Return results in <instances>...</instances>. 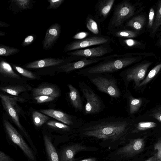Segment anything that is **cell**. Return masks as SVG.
<instances>
[{"mask_svg": "<svg viewBox=\"0 0 161 161\" xmlns=\"http://www.w3.org/2000/svg\"><path fill=\"white\" fill-rule=\"evenodd\" d=\"M132 125L127 118L110 116L84 123L78 132L82 137L120 145L125 142Z\"/></svg>", "mask_w": 161, "mask_h": 161, "instance_id": "1", "label": "cell"}, {"mask_svg": "<svg viewBox=\"0 0 161 161\" xmlns=\"http://www.w3.org/2000/svg\"><path fill=\"white\" fill-rule=\"evenodd\" d=\"M137 60V58L130 57L129 54L120 55L78 70L76 73L79 75L86 77L96 74H111L119 71Z\"/></svg>", "mask_w": 161, "mask_h": 161, "instance_id": "2", "label": "cell"}, {"mask_svg": "<svg viewBox=\"0 0 161 161\" xmlns=\"http://www.w3.org/2000/svg\"><path fill=\"white\" fill-rule=\"evenodd\" d=\"M86 77L99 91L106 94L112 99L120 98L121 93L117 82L111 74H96Z\"/></svg>", "mask_w": 161, "mask_h": 161, "instance_id": "3", "label": "cell"}, {"mask_svg": "<svg viewBox=\"0 0 161 161\" xmlns=\"http://www.w3.org/2000/svg\"><path fill=\"white\" fill-rule=\"evenodd\" d=\"M79 87L86 101L84 112L85 114L95 115L103 110L105 106L103 101L89 85L84 81H80Z\"/></svg>", "mask_w": 161, "mask_h": 161, "instance_id": "4", "label": "cell"}, {"mask_svg": "<svg viewBox=\"0 0 161 161\" xmlns=\"http://www.w3.org/2000/svg\"><path fill=\"white\" fill-rule=\"evenodd\" d=\"M134 6L129 2L124 1L115 6L113 13L107 27L111 31L120 29L125 21L133 15L135 12Z\"/></svg>", "mask_w": 161, "mask_h": 161, "instance_id": "5", "label": "cell"}, {"mask_svg": "<svg viewBox=\"0 0 161 161\" xmlns=\"http://www.w3.org/2000/svg\"><path fill=\"white\" fill-rule=\"evenodd\" d=\"M151 64L147 62L125 69L120 72L119 75L123 80L124 85L127 89L128 85L133 81L134 87H138L141 81L144 79L147 69Z\"/></svg>", "mask_w": 161, "mask_h": 161, "instance_id": "6", "label": "cell"}, {"mask_svg": "<svg viewBox=\"0 0 161 161\" xmlns=\"http://www.w3.org/2000/svg\"><path fill=\"white\" fill-rule=\"evenodd\" d=\"M0 97L4 109L14 123L23 133L32 146H33V144L31 140L23 128L19 121V112L18 105L16 103V101L18 99V98L11 97L2 93H0Z\"/></svg>", "mask_w": 161, "mask_h": 161, "instance_id": "7", "label": "cell"}, {"mask_svg": "<svg viewBox=\"0 0 161 161\" xmlns=\"http://www.w3.org/2000/svg\"><path fill=\"white\" fill-rule=\"evenodd\" d=\"M3 124L6 131L11 141L18 146L31 161H36V158L32 150L22 136L8 121L4 119Z\"/></svg>", "mask_w": 161, "mask_h": 161, "instance_id": "8", "label": "cell"}, {"mask_svg": "<svg viewBox=\"0 0 161 161\" xmlns=\"http://www.w3.org/2000/svg\"><path fill=\"white\" fill-rule=\"evenodd\" d=\"M111 42L110 37L107 36L98 35L87 37L83 39L77 40L70 42L65 47L64 51L67 52L93 45L109 44Z\"/></svg>", "mask_w": 161, "mask_h": 161, "instance_id": "9", "label": "cell"}, {"mask_svg": "<svg viewBox=\"0 0 161 161\" xmlns=\"http://www.w3.org/2000/svg\"><path fill=\"white\" fill-rule=\"evenodd\" d=\"M144 146L145 142L143 138L130 139L129 143L118 149L114 155L119 158L132 157L143 151Z\"/></svg>", "mask_w": 161, "mask_h": 161, "instance_id": "10", "label": "cell"}, {"mask_svg": "<svg viewBox=\"0 0 161 161\" xmlns=\"http://www.w3.org/2000/svg\"><path fill=\"white\" fill-rule=\"evenodd\" d=\"M108 44H103L96 47L79 49L69 52L67 55L70 56H80L88 58H93L103 57L114 51Z\"/></svg>", "mask_w": 161, "mask_h": 161, "instance_id": "11", "label": "cell"}, {"mask_svg": "<svg viewBox=\"0 0 161 161\" xmlns=\"http://www.w3.org/2000/svg\"><path fill=\"white\" fill-rule=\"evenodd\" d=\"M120 55L115 54L93 58H83L79 60L64 64L61 66L59 68L62 72L69 73L74 70L82 69L89 65L96 64L107 59L119 56Z\"/></svg>", "mask_w": 161, "mask_h": 161, "instance_id": "12", "label": "cell"}, {"mask_svg": "<svg viewBox=\"0 0 161 161\" xmlns=\"http://www.w3.org/2000/svg\"><path fill=\"white\" fill-rule=\"evenodd\" d=\"M40 111L45 114L71 126H75L79 128L84 123L81 118L61 111L52 109H43Z\"/></svg>", "mask_w": 161, "mask_h": 161, "instance_id": "13", "label": "cell"}, {"mask_svg": "<svg viewBox=\"0 0 161 161\" xmlns=\"http://www.w3.org/2000/svg\"><path fill=\"white\" fill-rule=\"evenodd\" d=\"M71 56L68 59L54 58H45L29 63L25 64L24 66L29 69H39L58 65L67 61L71 62L74 60L77 61L83 58L80 56Z\"/></svg>", "mask_w": 161, "mask_h": 161, "instance_id": "14", "label": "cell"}, {"mask_svg": "<svg viewBox=\"0 0 161 161\" xmlns=\"http://www.w3.org/2000/svg\"><path fill=\"white\" fill-rule=\"evenodd\" d=\"M115 0H99L95 6L94 17L99 24L102 23L107 18Z\"/></svg>", "mask_w": 161, "mask_h": 161, "instance_id": "15", "label": "cell"}, {"mask_svg": "<svg viewBox=\"0 0 161 161\" xmlns=\"http://www.w3.org/2000/svg\"><path fill=\"white\" fill-rule=\"evenodd\" d=\"M61 32L60 25L58 23L51 25L47 30L42 43L46 50L51 48L58 38Z\"/></svg>", "mask_w": 161, "mask_h": 161, "instance_id": "16", "label": "cell"}, {"mask_svg": "<svg viewBox=\"0 0 161 161\" xmlns=\"http://www.w3.org/2000/svg\"><path fill=\"white\" fill-rule=\"evenodd\" d=\"M88 148L80 144H75L67 146L63 149L60 155V161H75V155L80 151H86Z\"/></svg>", "mask_w": 161, "mask_h": 161, "instance_id": "17", "label": "cell"}, {"mask_svg": "<svg viewBox=\"0 0 161 161\" xmlns=\"http://www.w3.org/2000/svg\"><path fill=\"white\" fill-rule=\"evenodd\" d=\"M69 98L73 107L77 111L84 112L85 107L80 94L78 90L72 84H69Z\"/></svg>", "mask_w": 161, "mask_h": 161, "instance_id": "18", "label": "cell"}, {"mask_svg": "<svg viewBox=\"0 0 161 161\" xmlns=\"http://www.w3.org/2000/svg\"><path fill=\"white\" fill-rule=\"evenodd\" d=\"M60 94V91L57 86L49 84L41 85L32 90L34 97L39 95H47L56 98Z\"/></svg>", "mask_w": 161, "mask_h": 161, "instance_id": "19", "label": "cell"}, {"mask_svg": "<svg viewBox=\"0 0 161 161\" xmlns=\"http://www.w3.org/2000/svg\"><path fill=\"white\" fill-rule=\"evenodd\" d=\"M126 90L125 97L127 100L129 113L130 114L132 115L138 110L142 104V101L141 99L133 97L129 91Z\"/></svg>", "mask_w": 161, "mask_h": 161, "instance_id": "20", "label": "cell"}, {"mask_svg": "<svg viewBox=\"0 0 161 161\" xmlns=\"http://www.w3.org/2000/svg\"><path fill=\"white\" fill-rule=\"evenodd\" d=\"M44 144L49 161H60L55 148L50 138L47 135L44 136Z\"/></svg>", "mask_w": 161, "mask_h": 161, "instance_id": "21", "label": "cell"}, {"mask_svg": "<svg viewBox=\"0 0 161 161\" xmlns=\"http://www.w3.org/2000/svg\"><path fill=\"white\" fill-rule=\"evenodd\" d=\"M0 73L5 77L20 79L19 76L13 70L11 65L3 60L0 62Z\"/></svg>", "mask_w": 161, "mask_h": 161, "instance_id": "22", "label": "cell"}, {"mask_svg": "<svg viewBox=\"0 0 161 161\" xmlns=\"http://www.w3.org/2000/svg\"><path fill=\"white\" fill-rule=\"evenodd\" d=\"M145 22V17L142 15L135 16L129 20L125 24V26L130 27L133 29L140 30L142 29Z\"/></svg>", "mask_w": 161, "mask_h": 161, "instance_id": "23", "label": "cell"}, {"mask_svg": "<svg viewBox=\"0 0 161 161\" xmlns=\"http://www.w3.org/2000/svg\"><path fill=\"white\" fill-rule=\"evenodd\" d=\"M110 32L114 36L119 38L130 39L136 37L137 36L136 32L121 29L114 30Z\"/></svg>", "mask_w": 161, "mask_h": 161, "instance_id": "24", "label": "cell"}, {"mask_svg": "<svg viewBox=\"0 0 161 161\" xmlns=\"http://www.w3.org/2000/svg\"><path fill=\"white\" fill-rule=\"evenodd\" d=\"M1 89L9 94L18 96L21 92L27 91L26 87L21 85H11L1 87Z\"/></svg>", "mask_w": 161, "mask_h": 161, "instance_id": "25", "label": "cell"}, {"mask_svg": "<svg viewBox=\"0 0 161 161\" xmlns=\"http://www.w3.org/2000/svg\"><path fill=\"white\" fill-rule=\"evenodd\" d=\"M92 15H88L86 20V25L87 29L92 33L97 36L100 35V31L97 23Z\"/></svg>", "mask_w": 161, "mask_h": 161, "instance_id": "26", "label": "cell"}, {"mask_svg": "<svg viewBox=\"0 0 161 161\" xmlns=\"http://www.w3.org/2000/svg\"><path fill=\"white\" fill-rule=\"evenodd\" d=\"M32 117L35 125L37 127L41 126L50 119L48 116L36 111L33 113Z\"/></svg>", "mask_w": 161, "mask_h": 161, "instance_id": "27", "label": "cell"}, {"mask_svg": "<svg viewBox=\"0 0 161 161\" xmlns=\"http://www.w3.org/2000/svg\"><path fill=\"white\" fill-rule=\"evenodd\" d=\"M157 124L153 122H141L138 123L135 128L131 131L132 133H137L148 129L154 128L156 126Z\"/></svg>", "mask_w": 161, "mask_h": 161, "instance_id": "28", "label": "cell"}, {"mask_svg": "<svg viewBox=\"0 0 161 161\" xmlns=\"http://www.w3.org/2000/svg\"><path fill=\"white\" fill-rule=\"evenodd\" d=\"M161 69V63L156 65L150 71L145 79L140 83L138 87L149 82L157 75Z\"/></svg>", "mask_w": 161, "mask_h": 161, "instance_id": "29", "label": "cell"}, {"mask_svg": "<svg viewBox=\"0 0 161 161\" xmlns=\"http://www.w3.org/2000/svg\"><path fill=\"white\" fill-rule=\"evenodd\" d=\"M20 52V50L16 48L5 45H0V55L8 56Z\"/></svg>", "mask_w": 161, "mask_h": 161, "instance_id": "30", "label": "cell"}, {"mask_svg": "<svg viewBox=\"0 0 161 161\" xmlns=\"http://www.w3.org/2000/svg\"><path fill=\"white\" fill-rule=\"evenodd\" d=\"M47 124L51 128L62 131H68L71 129V126L55 121H49L47 122Z\"/></svg>", "mask_w": 161, "mask_h": 161, "instance_id": "31", "label": "cell"}, {"mask_svg": "<svg viewBox=\"0 0 161 161\" xmlns=\"http://www.w3.org/2000/svg\"><path fill=\"white\" fill-rule=\"evenodd\" d=\"M161 25V0L158 4L155 21L153 27V32H156Z\"/></svg>", "mask_w": 161, "mask_h": 161, "instance_id": "32", "label": "cell"}, {"mask_svg": "<svg viewBox=\"0 0 161 161\" xmlns=\"http://www.w3.org/2000/svg\"><path fill=\"white\" fill-rule=\"evenodd\" d=\"M13 68L23 76L31 79L36 78V75L30 71L15 65H13Z\"/></svg>", "mask_w": 161, "mask_h": 161, "instance_id": "33", "label": "cell"}, {"mask_svg": "<svg viewBox=\"0 0 161 161\" xmlns=\"http://www.w3.org/2000/svg\"><path fill=\"white\" fill-rule=\"evenodd\" d=\"M12 1L21 10H26L30 8L31 2L30 0H13Z\"/></svg>", "mask_w": 161, "mask_h": 161, "instance_id": "34", "label": "cell"}, {"mask_svg": "<svg viewBox=\"0 0 161 161\" xmlns=\"http://www.w3.org/2000/svg\"><path fill=\"white\" fill-rule=\"evenodd\" d=\"M120 43L125 46L133 47L138 46L140 44L139 42L132 39L120 40Z\"/></svg>", "mask_w": 161, "mask_h": 161, "instance_id": "35", "label": "cell"}, {"mask_svg": "<svg viewBox=\"0 0 161 161\" xmlns=\"http://www.w3.org/2000/svg\"><path fill=\"white\" fill-rule=\"evenodd\" d=\"M55 98L47 95H39L34 97L37 103H41L52 101Z\"/></svg>", "mask_w": 161, "mask_h": 161, "instance_id": "36", "label": "cell"}, {"mask_svg": "<svg viewBox=\"0 0 161 161\" xmlns=\"http://www.w3.org/2000/svg\"><path fill=\"white\" fill-rule=\"evenodd\" d=\"M154 150L157 151L155 154L158 161H161V137L159 138L157 142L154 145Z\"/></svg>", "mask_w": 161, "mask_h": 161, "instance_id": "37", "label": "cell"}, {"mask_svg": "<svg viewBox=\"0 0 161 161\" xmlns=\"http://www.w3.org/2000/svg\"><path fill=\"white\" fill-rule=\"evenodd\" d=\"M49 5L47 9H56L58 8L64 3V0H48Z\"/></svg>", "mask_w": 161, "mask_h": 161, "instance_id": "38", "label": "cell"}, {"mask_svg": "<svg viewBox=\"0 0 161 161\" xmlns=\"http://www.w3.org/2000/svg\"><path fill=\"white\" fill-rule=\"evenodd\" d=\"M151 114L153 117L161 122V107L154 110Z\"/></svg>", "mask_w": 161, "mask_h": 161, "instance_id": "39", "label": "cell"}, {"mask_svg": "<svg viewBox=\"0 0 161 161\" xmlns=\"http://www.w3.org/2000/svg\"><path fill=\"white\" fill-rule=\"evenodd\" d=\"M89 35V33L87 32H80L74 35L73 38L77 40H82L87 37Z\"/></svg>", "mask_w": 161, "mask_h": 161, "instance_id": "40", "label": "cell"}, {"mask_svg": "<svg viewBox=\"0 0 161 161\" xmlns=\"http://www.w3.org/2000/svg\"><path fill=\"white\" fill-rule=\"evenodd\" d=\"M154 17V11L153 8L150 9L149 14L148 22V25L149 27H151L153 26Z\"/></svg>", "mask_w": 161, "mask_h": 161, "instance_id": "41", "label": "cell"}, {"mask_svg": "<svg viewBox=\"0 0 161 161\" xmlns=\"http://www.w3.org/2000/svg\"><path fill=\"white\" fill-rule=\"evenodd\" d=\"M34 39V37L32 35H29L26 37L21 45L23 47H26L31 44L33 42Z\"/></svg>", "mask_w": 161, "mask_h": 161, "instance_id": "42", "label": "cell"}, {"mask_svg": "<svg viewBox=\"0 0 161 161\" xmlns=\"http://www.w3.org/2000/svg\"><path fill=\"white\" fill-rule=\"evenodd\" d=\"M0 161H15L3 152L0 151Z\"/></svg>", "mask_w": 161, "mask_h": 161, "instance_id": "43", "label": "cell"}, {"mask_svg": "<svg viewBox=\"0 0 161 161\" xmlns=\"http://www.w3.org/2000/svg\"><path fill=\"white\" fill-rule=\"evenodd\" d=\"M145 161H158L156 155L155 154L153 156L150 157Z\"/></svg>", "mask_w": 161, "mask_h": 161, "instance_id": "44", "label": "cell"}, {"mask_svg": "<svg viewBox=\"0 0 161 161\" xmlns=\"http://www.w3.org/2000/svg\"><path fill=\"white\" fill-rule=\"evenodd\" d=\"M10 25L5 22H2L0 21V27H7L10 26Z\"/></svg>", "mask_w": 161, "mask_h": 161, "instance_id": "45", "label": "cell"}, {"mask_svg": "<svg viewBox=\"0 0 161 161\" xmlns=\"http://www.w3.org/2000/svg\"><path fill=\"white\" fill-rule=\"evenodd\" d=\"M96 159L94 158H86L80 161H96Z\"/></svg>", "mask_w": 161, "mask_h": 161, "instance_id": "46", "label": "cell"}, {"mask_svg": "<svg viewBox=\"0 0 161 161\" xmlns=\"http://www.w3.org/2000/svg\"><path fill=\"white\" fill-rule=\"evenodd\" d=\"M6 34V33L4 32L3 31H0V36H5Z\"/></svg>", "mask_w": 161, "mask_h": 161, "instance_id": "47", "label": "cell"}, {"mask_svg": "<svg viewBox=\"0 0 161 161\" xmlns=\"http://www.w3.org/2000/svg\"><path fill=\"white\" fill-rule=\"evenodd\" d=\"M159 43L161 45V37L159 41Z\"/></svg>", "mask_w": 161, "mask_h": 161, "instance_id": "48", "label": "cell"}]
</instances>
